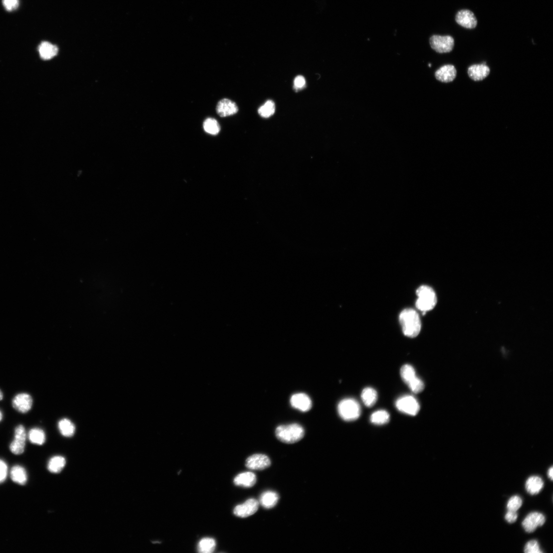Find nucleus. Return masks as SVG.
I'll list each match as a JSON object with an SVG mask.
<instances>
[{
	"instance_id": "f257e3e1",
	"label": "nucleus",
	"mask_w": 553,
	"mask_h": 553,
	"mask_svg": "<svg viewBox=\"0 0 553 553\" xmlns=\"http://www.w3.org/2000/svg\"><path fill=\"white\" fill-rule=\"evenodd\" d=\"M399 321L405 336L414 338L420 332L421 321L418 313L412 309H407L400 312Z\"/></svg>"
},
{
	"instance_id": "f03ea898",
	"label": "nucleus",
	"mask_w": 553,
	"mask_h": 553,
	"mask_svg": "<svg viewBox=\"0 0 553 553\" xmlns=\"http://www.w3.org/2000/svg\"><path fill=\"white\" fill-rule=\"evenodd\" d=\"M276 438L286 444H293L300 441L304 437V428L298 424L283 425L276 428Z\"/></svg>"
},
{
	"instance_id": "7ed1b4c3",
	"label": "nucleus",
	"mask_w": 553,
	"mask_h": 553,
	"mask_svg": "<svg viewBox=\"0 0 553 553\" xmlns=\"http://www.w3.org/2000/svg\"><path fill=\"white\" fill-rule=\"evenodd\" d=\"M417 299L416 301L417 309L425 313L433 310L437 303V297L434 290L426 285H422L416 291Z\"/></svg>"
},
{
	"instance_id": "20e7f679",
	"label": "nucleus",
	"mask_w": 553,
	"mask_h": 553,
	"mask_svg": "<svg viewBox=\"0 0 553 553\" xmlns=\"http://www.w3.org/2000/svg\"><path fill=\"white\" fill-rule=\"evenodd\" d=\"M338 412L343 420L351 422L360 416L361 408L357 400L348 398L341 400L338 405Z\"/></svg>"
},
{
	"instance_id": "39448f33",
	"label": "nucleus",
	"mask_w": 553,
	"mask_h": 553,
	"mask_svg": "<svg viewBox=\"0 0 553 553\" xmlns=\"http://www.w3.org/2000/svg\"><path fill=\"white\" fill-rule=\"evenodd\" d=\"M398 411L410 415H417L420 410L418 400L413 396L405 395L398 398L396 402Z\"/></svg>"
},
{
	"instance_id": "423d86ee",
	"label": "nucleus",
	"mask_w": 553,
	"mask_h": 553,
	"mask_svg": "<svg viewBox=\"0 0 553 553\" xmlns=\"http://www.w3.org/2000/svg\"><path fill=\"white\" fill-rule=\"evenodd\" d=\"M430 44L432 49L438 53H449L453 49L454 40L450 35H434L431 37Z\"/></svg>"
},
{
	"instance_id": "0eeeda50",
	"label": "nucleus",
	"mask_w": 553,
	"mask_h": 553,
	"mask_svg": "<svg viewBox=\"0 0 553 553\" xmlns=\"http://www.w3.org/2000/svg\"><path fill=\"white\" fill-rule=\"evenodd\" d=\"M546 522L544 515L538 512H533L527 515L522 522L523 529L527 533L535 532L538 527H541Z\"/></svg>"
},
{
	"instance_id": "6e6552de",
	"label": "nucleus",
	"mask_w": 553,
	"mask_h": 553,
	"mask_svg": "<svg viewBox=\"0 0 553 553\" xmlns=\"http://www.w3.org/2000/svg\"><path fill=\"white\" fill-rule=\"evenodd\" d=\"M27 434L23 425L17 426L15 431L14 440L10 445L11 451L15 455L22 454L25 450Z\"/></svg>"
},
{
	"instance_id": "1a4fd4ad",
	"label": "nucleus",
	"mask_w": 553,
	"mask_h": 553,
	"mask_svg": "<svg viewBox=\"0 0 553 553\" xmlns=\"http://www.w3.org/2000/svg\"><path fill=\"white\" fill-rule=\"evenodd\" d=\"M271 465L269 457L264 454H254L247 459L245 466L248 469L252 470H263Z\"/></svg>"
},
{
	"instance_id": "9d476101",
	"label": "nucleus",
	"mask_w": 553,
	"mask_h": 553,
	"mask_svg": "<svg viewBox=\"0 0 553 553\" xmlns=\"http://www.w3.org/2000/svg\"><path fill=\"white\" fill-rule=\"evenodd\" d=\"M259 508V502L256 499H251L247 500L244 503L238 505L234 510L236 516L241 518H245L252 516Z\"/></svg>"
},
{
	"instance_id": "9b49d317",
	"label": "nucleus",
	"mask_w": 553,
	"mask_h": 553,
	"mask_svg": "<svg viewBox=\"0 0 553 553\" xmlns=\"http://www.w3.org/2000/svg\"><path fill=\"white\" fill-rule=\"evenodd\" d=\"M455 21L457 24L467 29H473L478 24V20L474 13L467 9H463L457 13Z\"/></svg>"
},
{
	"instance_id": "f8f14e48",
	"label": "nucleus",
	"mask_w": 553,
	"mask_h": 553,
	"mask_svg": "<svg viewBox=\"0 0 553 553\" xmlns=\"http://www.w3.org/2000/svg\"><path fill=\"white\" fill-rule=\"evenodd\" d=\"M33 403L32 397L26 393L19 394L13 400V407L19 413L25 414L31 409Z\"/></svg>"
},
{
	"instance_id": "ddd939ff",
	"label": "nucleus",
	"mask_w": 553,
	"mask_h": 553,
	"mask_svg": "<svg viewBox=\"0 0 553 553\" xmlns=\"http://www.w3.org/2000/svg\"><path fill=\"white\" fill-rule=\"evenodd\" d=\"M291 404L293 407L302 412H307L312 407L310 397L303 393L295 394L291 398Z\"/></svg>"
},
{
	"instance_id": "4468645a",
	"label": "nucleus",
	"mask_w": 553,
	"mask_h": 553,
	"mask_svg": "<svg viewBox=\"0 0 553 553\" xmlns=\"http://www.w3.org/2000/svg\"><path fill=\"white\" fill-rule=\"evenodd\" d=\"M218 115L225 118L234 115L238 111L237 104L234 102L226 99L219 101L216 107Z\"/></svg>"
},
{
	"instance_id": "2eb2a0df",
	"label": "nucleus",
	"mask_w": 553,
	"mask_h": 553,
	"mask_svg": "<svg viewBox=\"0 0 553 553\" xmlns=\"http://www.w3.org/2000/svg\"><path fill=\"white\" fill-rule=\"evenodd\" d=\"M457 71L455 67L452 65H446L441 67L435 73V78L443 83H449L453 81L456 77Z\"/></svg>"
},
{
	"instance_id": "dca6fc26",
	"label": "nucleus",
	"mask_w": 553,
	"mask_h": 553,
	"mask_svg": "<svg viewBox=\"0 0 553 553\" xmlns=\"http://www.w3.org/2000/svg\"><path fill=\"white\" fill-rule=\"evenodd\" d=\"M490 69L484 64L473 65L469 67L468 74L470 78L474 81H481L489 75Z\"/></svg>"
},
{
	"instance_id": "f3484780",
	"label": "nucleus",
	"mask_w": 553,
	"mask_h": 553,
	"mask_svg": "<svg viewBox=\"0 0 553 553\" xmlns=\"http://www.w3.org/2000/svg\"><path fill=\"white\" fill-rule=\"evenodd\" d=\"M544 487V482L540 476L534 475L529 477L525 484L527 492L531 495H537Z\"/></svg>"
},
{
	"instance_id": "a211bd4d",
	"label": "nucleus",
	"mask_w": 553,
	"mask_h": 553,
	"mask_svg": "<svg viewBox=\"0 0 553 553\" xmlns=\"http://www.w3.org/2000/svg\"><path fill=\"white\" fill-rule=\"evenodd\" d=\"M256 481V475L251 472H246L238 474L234 480L235 485L245 488L253 487Z\"/></svg>"
},
{
	"instance_id": "6ab92c4d",
	"label": "nucleus",
	"mask_w": 553,
	"mask_h": 553,
	"mask_svg": "<svg viewBox=\"0 0 553 553\" xmlns=\"http://www.w3.org/2000/svg\"><path fill=\"white\" fill-rule=\"evenodd\" d=\"M279 495L275 492L268 491L263 493L260 498L261 506L265 509L274 508L278 503Z\"/></svg>"
},
{
	"instance_id": "aec40b11",
	"label": "nucleus",
	"mask_w": 553,
	"mask_h": 553,
	"mask_svg": "<svg viewBox=\"0 0 553 553\" xmlns=\"http://www.w3.org/2000/svg\"><path fill=\"white\" fill-rule=\"evenodd\" d=\"M39 51L41 58L49 60L53 58L58 52V49L55 45L48 42H42L39 47Z\"/></svg>"
},
{
	"instance_id": "412c9836",
	"label": "nucleus",
	"mask_w": 553,
	"mask_h": 553,
	"mask_svg": "<svg viewBox=\"0 0 553 553\" xmlns=\"http://www.w3.org/2000/svg\"><path fill=\"white\" fill-rule=\"evenodd\" d=\"M12 480L16 484L24 485L27 481V474L26 470L20 465L14 466L10 472Z\"/></svg>"
},
{
	"instance_id": "4be33fe9",
	"label": "nucleus",
	"mask_w": 553,
	"mask_h": 553,
	"mask_svg": "<svg viewBox=\"0 0 553 553\" xmlns=\"http://www.w3.org/2000/svg\"><path fill=\"white\" fill-rule=\"evenodd\" d=\"M361 398L366 406L368 407H373L377 401V392L373 388H365L362 391Z\"/></svg>"
},
{
	"instance_id": "5701e85b",
	"label": "nucleus",
	"mask_w": 553,
	"mask_h": 553,
	"mask_svg": "<svg viewBox=\"0 0 553 553\" xmlns=\"http://www.w3.org/2000/svg\"><path fill=\"white\" fill-rule=\"evenodd\" d=\"M66 465V460L61 456H55L48 463L47 468L53 473H58L62 471Z\"/></svg>"
},
{
	"instance_id": "b1692460",
	"label": "nucleus",
	"mask_w": 553,
	"mask_h": 553,
	"mask_svg": "<svg viewBox=\"0 0 553 553\" xmlns=\"http://www.w3.org/2000/svg\"><path fill=\"white\" fill-rule=\"evenodd\" d=\"M28 438L32 444L42 445L45 442L46 435L41 429L35 428L32 429L28 433Z\"/></svg>"
},
{
	"instance_id": "393cba45",
	"label": "nucleus",
	"mask_w": 553,
	"mask_h": 553,
	"mask_svg": "<svg viewBox=\"0 0 553 553\" xmlns=\"http://www.w3.org/2000/svg\"><path fill=\"white\" fill-rule=\"evenodd\" d=\"M216 546V542L214 539L207 537L199 541L197 550L201 553H212L215 550Z\"/></svg>"
},
{
	"instance_id": "a878e982",
	"label": "nucleus",
	"mask_w": 553,
	"mask_h": 553,
	"mask_svg": "<svg viewBox=\"0 0 553 553\" xmlns=\"http://www.w3.org/2000/svg\"><path fill=\"white\" fill-rule=\"evenodd\" d=\"M370 422L377 425H383L388 423L390 420L389 414L384 410H380L371 415Z\"/></svg>"
},
{
	"instance_id": "bb28decb",
	"label": "nucleus",
	"mask_w": 553,
	"mask_h": 553,
	"mask_svg": "<svg viewBox=\"0 0 553 553\" xmlns=\"http://www.w3.org/2000/svg\"><path fill=\"white\" fill-rule=\"evenodd\" d=\"M58 427L61 433L65 437H71L74 434L75 426L69 419H61L59 423Z\"/></svg>"
},
{
	"instance_id": "cd10ccee",
	"label": "nucleus",
	"mask_w": 553,
	"mask_h": 553,
	"mask_svg": "<svg viewBox=\"0 0 553 553\" xmlns=\"http://www.w3.org/2000/svg\"><path fill=\"white\" fill-rule=\"evenodd\" d=\"M205 131L211 135H217L221 131V126L218 121L212 118H208L205 120L203 124Z\"/></svg>"
},
{
	"instance_id": "c85d7f7f",
	"label": "nucleus",
	"mask_w": 553,
	"mask_h": 553,
	"mask_svg": "<svg viewBox=\"0 0 553 553\" xmlns=\"http://www.w3.org/2000/svg\"><path fill=\"white\" fill-rule=\"evenodd\" d=\"M400 373L403 380L407 385L417 377L415 368L411 365H403L400 369Z\"/></svg>"
},
{
	"instance_id": "c756f323",
	"label": "nucleus",
	"mask_w": 553,
	"mask_h": 553,
	"mask_svg": "<svg viewBox=\"0 0 553 553\" xmlns=\"http://www.w3.org/2000/svg\"><path fill=\"white\" fill-rule=\"evenodd\" d=\"M275 112V104L271 100L267 101L259 110L260 115L264 118H269Z\"/></svg>"
},
{
	"instance_id": "7c9ffc66",
	"label": "nucleus",
	"mask_w": 553,
	"mask_h": 553,
	"mask_svg": "<svg viewBox=\"0 0 553 553\" xmlns=\"http://www.w3.org/2000/svg\"><path fill=\"white\" fill-rule=\"evenodd\" d=\"M522 505V500L518 495H514L509 500L507 504L508 511L517 512Z\"/></svg>"
},
{
	"instance_id": "2f4dec72",
	"label": "nucleus",
	"mask_w": 553,
	"mask_h": 553,
	"mask_svg": "<svg viewBox=\"0 0 553 553\" xmlns=\"http://www.w3.org/2000/svg\"><path fill=\"white\" fill-rule=\"evenodd\" d=\"M407 385L412 390V392L415 394L421 393L425 388L423 380L417 377H416L411 382H410Z\"/></svg>"
},
{
	"instance_id": "473e14b6",
	"label": "nucleus",
	"mask_w": 553,
	"mask_h": 553,
	"mask_svg": "<svg viewBox=\"0 0 553 553\" xmlns=\"http://www.w3.org/2000/svg\"><path fill=\"white\" fill-rule=\"evenodd\" d=\"M524 552L526 553H542L539 542L536 540H532L528 541L524 548Z\"/></svg>"
},
{
	"instance_id": "72a5a7b5",
	"label": "nucleus",
	"mask_w": 553,
	"mask_h": 553,
	"mask_svg": "<svg viewBox=\"0 0 553 553\" xmlns=\"http://www.w3.org/2000/svg\"><path fill=\"white\" fill-rule=\"evenodd\" d=\"M3 4L8 12H12L18 7V0H3Z\"/></svg>"
},
{
	"instance_id": "f704fd0d",
	"label": "nucleus",
	"mask_w": 553,
	"mask_h": 553,
	"mask_svg": "<svg viewBox=\"0 0 553 553\" xmlns=\"http://www.w3.org/2000/svg\"><path fill=\"white\" fill-rule=\"evenodd\" d=\"M8 475V466L3 460H0V484L3 483Z\"/></svg>"
},
{
	"instance_id": "c9c22d12",
	"label": "nucleus",
	"mask_w": 553,
	"mask_h": 553,
	"mask_svg": "<svg viewBox=\"0 0 553 553\" xmlns=\"http://www.w3.org/2000/svg\"><path fill=\"white\" fill-rule=\"evenodd\" d=\"M518 518L517 512L508 511L505 514L504 519L509 523H513L517 521Z\"/></svg>"
},
{
	"instance_id": "e433bc0d",
	"label": "nucleus",
	"mask_w": 553,
	"mask_h": 553,
	"mask_svg": "<svg viewBox=\"0 0 553 553\" xmlns=\"http://www.w3.org/2000/svg\"><path fill=\"white\" fill-rule=\"evenodd\" d=\"M306 80L303 76L299 75L294 79V86L296 89H300L306 86Z\"/></svg>"
},
{
	"instance_id": "4c0bfd02",
	"label": "nucleus",
	"mask_w": 553,
	"mask_h": 553,
	"mask_svg": "<svg viewBox=\"0 0 553 553\" xmlns=\"http://www.w3.org/2000/svg\"><path fill=\"white\" fill-rule=\"evenodd\" d=\"M553 466H551V467H550V468L549 469L548 471V478H549V479H550L551 481H553Z\"/></svg>"
},
{
	"instance_id": "58836bf2",
	"label": "nucleus",
	"mask_w": 553,
	"mask_h": 553,
	"mask_svg": "<svg viewBox=\"0 0 553 553\" xmlns=\"http://www.w3.org/2000/svg\"><path fill=\"white\" fill-rule=\"evenodd\" d=\"M3 393H2L1 391L0 390V400H1L3 399Z\"/></svg>"
},
{
	"instance_id": "ea45409f",
	"label": "nucleus",
	"mask_w": 553,
	"mask_h": 553,
	"mask_svg": "<svg viewBox=\"0 0 553 553\" xmlns=\"http://www.w3.org/2000/svg\"><path fill=\"white\" fill-rule=\"evenodd\" d=\"M3 418V415L1 411H0V422L1 421Z\"/></svg>"
}]
</instances>
